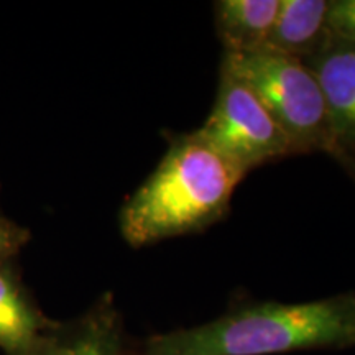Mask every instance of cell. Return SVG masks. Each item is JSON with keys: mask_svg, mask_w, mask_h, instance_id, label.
Here are the masks:
<instances>
[{"mask_svg": "<svg viewBox=\"0 0 355 355\" xmlns=\"http://www.w3.org/2000/svg\"><path fill=\"white\" fill-rule=\"evenodd\" d=\"M304 63L322 89L332 137L344 158L355 148V43L331 38Z\"/></svg>", "mask_w": 355, "mask_h": 355, "instance_id": "obj_6", "label": "cell"}, {"mask_svg": "<svg viewBox=\"0 0 355 355\" xmlns=\"http://www.w3.org/2000/svg\"><path fill=\"white\" fill-rule=\"evenodd\" d=\"M243 173L295 155V145L242 79L220 64L214 107L194 130Z\"/></svg>", "mask_w": 355, "mask_h": 355, "instance_id": "obj_4", "label": "cell"}, {"mask_svg": "<svg viewBox=\"0 0 355 355\" xmlns=\"http://www.w3.org/2000/svg\"><path fill=\"white\" fill-rule=\"evenodd\" d=\"M222 64L254 91L296 152H326L343 158L332 137L322 89L303 60L260 48L225 51Z\"/></svg>", "mask_w": 355, "mask_h": 355, "instance_id": "obj_3", "label": "cell"}, {"mask_svg": "<svg viewBox=\"0 0 355 355\" xmlns=\"http://www.w3.org/2000/svg\"><path fill=\"white\" fill-rule=\"evenodd\" d=\"M51 322L13 266H0V350L3 355H26Z\"/></svg>", "mask_w": 355, "mask_h": 355, "instance_id": "obj_8", "label": "cell"}, {"mask_svg": "<svg viewBox=\"0 0 355 355\" xmlns=\"http://www.w3.org/2000/svg\"><path fill=\"white\" fill-rule=\"evenodd\" d=\"M279 8V0H219L214 24L227 53L255 51L265 46Z\"/></svg>", "mask_w": 355, "mask_h": 355, "instance_id": "obj_9", "label": "cell"}, {"mask_svg": "<svg viewBox=\"0 0 355 355\" xmlns=\"http://www.w3.org/2000/svg\"><path fill=\"white\" fill-rule=\"evenodd\" d=\"M26 355H128L123 319L114 296L101 295L69 321H53Z\"/></svg>", "mask_w": 355, "mask_h": 355, "instance_id": "obj_5", "label": "cell"}, {"mask_svg": "<svg viewBox=\"0 0 355 355\" xmlns=\"http://www.w3.org/2000/svg\"><path fill=\"white\" fill-rule=\"evenodd\" d=\"M327 28L332 38L355 43V0L329 2Z\"/></svg>", "mask_w": 355, "mask_h": 355, "instance_id": "obj_10", "label": "cell"}, {"mask_svg": "<svg viewBox=\"0 0 355 355\" xmlns=\"http://www.w3.org/2000/svg\"><path fill=\"white\" fill-rule=\"evenodd\" d=\"M355 345V295L250 301L212 321L153 334L140 355H275Z\"/></svg>", "mask_w": 355, "mask_h": 355, "instance_id": "obj_1", "label": "cell"}, {"mask_svg": "<svg viewBox=\"0 0 355 355\" xmlns=\"http://www.w3.org/2000/svg\"><path fill=\"white\" fill-rule=\"evenodd\" d=\"M326 0H279L273 28L265 46L282 55L309 60L331 42Z\"/></svg>", "mask_w": 355, "mask_h": 355, "instance_id": "obj_7", "label": "cell"}, {"mask_svg": "<svg viewBox=\"0 0 355 355\" xmlns=\"http://www.w3.org/2000/svg\"><path fill=\"white\" fill-rule=\"evenodd\" d=\"M28 229L0 217V266L10 263L12 257L19 254L20 248L28 242Z\"/></svg>", "mask_w": 355, "mask_h": 355, "instance_id": "obj_11", "label": "cell"}, {"mask_svg": "<svg viewBox=\"0 0 355 355\" xmlns=\"http://www.w3.org/2000/svg\"><path fill=\"white\" fill-rule=\"evenodd\" d=\"M243 178L196 132L173 137L158 166L122 206L123 241L140 248L209 227L227 214Z\"/></svg>", "mask_w": 355, "mask_h": 355, "instance_id": "obj_2", "label": "cell"}]
</instances>
